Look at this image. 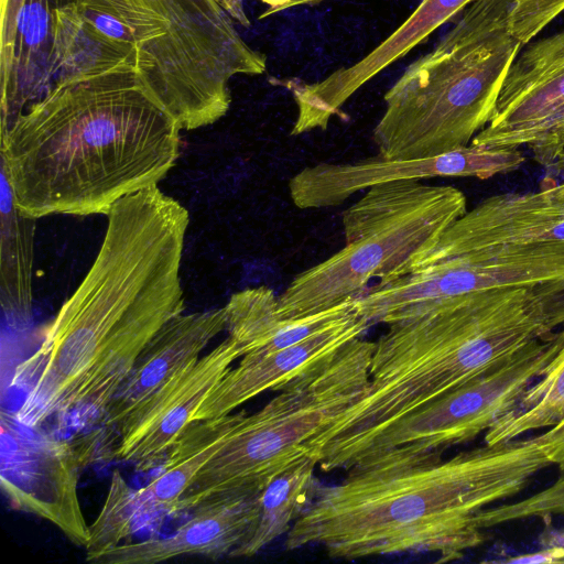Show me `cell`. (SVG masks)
<instances>
[{"label": "cell", "mask_w": 564, "mask_h": 564, "mask_svg": "<svg viewBox=\"0 0 564 564\" xmlns=\"http://www.w3.org/2000/svg\"><path fill=\"white\" fill-rule=\"evenodd\" d=\"M225 308L182 313L143 349L131 373L96 420V429L73 442L87 465L113 449L130 417L226 329Z\"/></svg>", "instance_id": "obj_12"}, {"label": "cell", "mask_w": 564, "mask_h": 564, "mask_svg": "<svg viewBox=\"0 0 564 564\" xmlns=\"http://www.w3.org/2000/svg\"><path fill=\"white\" fill-rule=\"evenodd\" d=\"M534 440L543 446L551 464L558 466L561 473L564 471V420L551 426V429L540 435L533 436Z\"/></svg>", "instance_id": "obj_31"}, {"label": "cell", "mask_w": 564, "mask_h": 564, "mask_svg": "<svg viewBox=\"0 0 564 564\" xmlns=\"http://www.w3.org/2000/svg\"><path fill=\"white\" fill-rule=\"evenodd\" d=\"M564 517V471L550 487L519 502L482 509L474 517V525L484 530L498 524L527 518L550 519Z\"/></svg>", "instance_id": "obj_27"}, {"label": "cell", "mask_w": 564, "mask_h": 564, "mask_svg": "<svg viewBox=\"0 0 564 564\" xmlns=\"http://www.w3.org/2000/svg\"><path fill=\"white\" fill-rule=\"evenodd\" d=\"M242 1V0H241ZM265 6L264 11L259 15V19L269 18L275 13L282 12L286 9L303 6L315 4L323 0H257Z\"/></svg>", "instance_id": "obj_34"}, {"label": "cell", "mask_w": 564, "mask_h": 564, "mask_svg": "<svg viewBox=\"0 0 564 564\" xmlns=\"http://www.w3.org/2000/svg\"><path fill=\"white\" fill-rule=\"evenodd\" d=\"M554 240H564V183L481 200L454 221L410 271L490 247Z\"/></svg>", "instance_id": "obj_14"}, {"label": "cell", "mask_w": 564, "mask_h": 564, "mask_svg": "<svg viewBox=\"0 0 564 564\" xmlns=\"http://www.w3.org/2000/svg\"><path fill=\"white\" fill-rule=\"evenodd\" d=\"M540 301L519 288L454 299L389 324L364 393L305 445L324 471L347 469L372 437L551 334Z\"/></svg>", "instance_id": "obj_3"}, {"label": "cell", "mask_w": 564, "mask_h": 564, "mask_svg": "<svg viewBox=\"0 0 564 564\" xmlns=\"http://www.w3.org/2000/svg\"><path fill=\"white\" fill-rule=\"evenodd\" d=\"M140 518L137 489L127 484L119 470H115L102 508L89 525L86 560L91 562L97 555L120 545L134 532Z\"/></svg>", "instance_id": "obj_26"}, {"label": "cell", "mask_w": 564, "mask_h": 564, "mask_svg": "<svg viewBox=\"0 0 564 564\" xmlns=\"http://www.w3.org/2000/svg\"><path fill=\"white\" fill-rule=\"evenodd\" d=\"M238 413L194 421L167 451L160 473L137 489L141 517L175 514L185 491L231 433Z\"/></svg>", "instance_id": "obj_21"}, {"label": "cell", "mask_w": 564, "mask_h": 564, "mask_svg": "<svg viewBox=\"0 0 564 564\" xmlns=\"http://www.w3.org/2000/svg\"><path fill=\"white\" fill-rule=\"evenodd\" d=\"M564 420V347L549 370L519 402L487 431V445L516 440L524 432L551 427Z\"/></svg>", "instance_id": "obj_24"}, {"label": "cell", "mask_w": 564, "mask_h": 564, "mask_svg": "<svg viewBox=\"0 0 564 564\" xmlns=\"http://www.w3.org/2000/svg\"><path fill=\"white\" fill-rule=\"evenodd\" d=\"M564 347V327L536 339L503 362L399 419L367 442L346 470L358 463L413 458L468 442L509 412Z\"/></svg>", "instance_id": "obj_9"}, {"label": "cell", "mask_w": 564, "mask_h": 564, "mask_svg": "<svg viewBox=\"0 0 564 564\" xmlns=\"http://www.w3.org/2000/svg\"><path fill=\"white\" fill-rule=\"evenodd\" d=\"M551 330L564 327V281L536 286Z\"/></svg>", "instance_id": "obj_30"}, {"label": "cell", "mask_w": 564, "mask_h": 564, "mask_svg": "<svg viewBox=\"0 0 564 564\" xmlns=\"http://www.w3.org/2000/svg\"><path fill=\"white\" fill-rule=\"evenodd\" d=\"M470 144L488 149L527 147L536 162L551 164L564 156V104L531 122L505 128L486 127Z\"/></svg>", "instance_id": "obj_25"}, {"label": "cell", "mask_w": 564, "mask_h": 564, "mask_svg": "<svg viewBox=\"0 0 564 564\" xmlns=\"http://www.w3.org/2000/svg\"><path fill=\"white\" fill-rule=\"evenodd\" d=\"M0 426L1 489L10 505L51 522L85 547L89 525L78 496L84 464L75 444L33 432L4 411Z\"/></svg>", "instance_id": "obj_10"}, {"label": "cell", "mask_w": 564, "mask_h": 564, "mask_svg": "<svg viewBox=\"0 0 564 564\" xmlns=\"http://www.w3.org/2000/svg\"><path fill=\"white\" fill-rule=\"evenodd\" d=\"M508 563H563L564 547H545L533 554L518 555L506 560Z\"/></svg>", "instance_id": "obj_33"}, {"label": "cell", "mask_w": 564, "mask_h": 564, "mask_svg": "<svg viewBox=\"0 0 564 564\" xmlns=\"http://www.w3.org/2000/svg\"><path fill=\"white\" fill-rule=\"evenodd\" d=\"M564 12V0H513L507 31L523 46Z\"/></svg>", "instance_id": "obj_28"}, {"label": "cell", "mask_w": 564, "mask_h": 564, "mask_svg": "<svg viewBox=\"0 0 564 564\" xmlns=\"http://www.w3.org/2000/svg\"><path fill=\"white\" fill-rule=\"evenodd\" d=\"M524 46L505 78L489 128L531 122L564 104V31Z\"/></svg>", "instance_id": "obj_19"}, {"label": "cell", "mask_w": 564, "mask_h": 564, "mask_svg": "<svg viewBox=\"0 0 564 564\" xmlns=\"http://www.w3.org/2000/svg\"><path fill=\"white\" fill-rule=\"evenodd\" d=\"M512 3L513 0H474L458 14L455 24L475 35L506 28Z\"/></svg>", "instance_id": "obj_29"}, {"label": "cell", "mask_w": 564, "mask_h": 564, "mask_svg": "<svg viewBox=\"0 0 564 564\" xmlns=\"http://www.w3.org/2000/svg\"><path fill=\"white\" fill-rule=\"evenodd\" d=\"M54 0H25L10 50L0 56L1 129L54 85Z\"/></svg>", "instance_id": "obj_18"}, {"label": "cell", "mask_w": 564, "mask_h": 564, "mask_svg": "<svg viewBox=\"0 0 564 564\" xmlns=\"http://www.w3.org/2000/svg\"><path fill=\"white\" fill-rule=\"evenodd\" d=\"M245 355L241 344L227 336L214 349L176 373L128 421L112 457L135 466L153 468L194 416L208 393Z\"/></svg>", "instance_id": "obj_13"}, {"label": "cell", "mask_w": 564, "mask_h": 564, "mask_svg": "<svg viewBox=\"0 0 564 564\" xmlns=\"http://www.w3.org/2000/svg\"><path fill=\"white\" fill-rule=\"evenodd\" d=\"M522 47L506 28L475 35L454 25L384 94L372 131L378 155L414 160L468 147L492 121Z\"/></svg>", "instance_id": "obj_5"}, {"label": "cell", "mask_w": 564, "mask_h": 564, "mask_svg": "<svg viewBox=\"0 0 564 564\" xmlns=\"http://www.w3.org/2000/svg\"><path fill=\"white\" fill-rule=\"evenodd\" d=\"M356 464L335 486L318 485L285 540L286 550L322 545L330 557L432 553L459 560L485 542L474 517L512 497L551 464L534 437L460 452Z\"/></svg>", "instance_id": "obj_2"}, {"label": "cell", "mask_w": 564, "mask_h": 564, "mask_svg": "<svg viewBox=\"0 0 564 564\" xmlns=\"http://www.w3.org/2000/svg\"><path fill=\"white\" fill-rule=\"evenodd\" d=\"M181 130L134 67L68 77L1 129V172L26 216L107 215L167 175Z\"/></svg>", "instance_id": "obj_1"}, {"label": "cell", "mask_w": 564, "mask_h": 564, "mask_svg": "<svg viewBox=\"0 0 564 564\" xmlns=\"http://www.w3.org/2000/svg\"><path fill=\"white\" fill-rule=\"evenodd\" d=\"M106 216L91 267L39 349L15 370L13 382L30 384L15 413L28 427L55 415L63 395L123 321L154 307L185 306L180 271L187 209L154 185L121 198Z\"/></svg>", "instance_id": "obj_4"}, {"label": "cell", "mask_w": 564, "mask_h": 564, "mask_svg": "<svg viewBox=\"0 0 564 564\" xmlns=\"http://www.w3.org/2000/svg\"><path fill=\"white\" fill-rule=\"evenodd\" d=\"M224 308L226 330L241 344L245 355L285 348L357 312L354 299L301 318H282L278 296L264 285L234 293Z\"/></svg>", "instance_id": "obj_20"}, {"label": "cell", "mask_w": 564, "mask_h": 564, "mask_svg": "<svg viewBox=\"0 0 564 564\" xmlns=\"http://www.w3.org/2000/svg\"><path fill=\"white\" fill-rule=\"evenodd\" d=\"M139 40L145 77L166 84L204 82L231 99L234 76L261 75L264 54L251 48L218 0H101Z\"/></svg>", "instance_id": "obj_8"}, {"label": "cell", "mask_w": 564, "mask_h": 564, "mask_svg": "<svg viewBox=\"0 0 564 564\" xmlns=\"http://www.w3.org/2000/svg\"><path fill=\"white\" fill-rule=\"evenodd\" d=\"M25 0H1V43L0 56L11 47L17 20Z\"/></svg>", "instance_id": "obj_32"}, {"label": "cell", "mask_w": 564, "mask_h": 564, "mask_svg": "<svg viewBox=\"0 0 564 564\" xmlns=\"http://www.w3.org/2000/svg\"><path fill=\"white\" fill-rule=\"evenodd\" d=\"M474 0H421L408 19L365 57L341 67L322 80L297 78L276 80L289 89L297 116L291 135L316 129L326 130L330 119L365 84L398 59L408 55L435 30L452 21Z\"/></svg>", "instance_id": "obj_15"}, {"label": "cell", "mask_w": 564, "mask_h": 564, "mask_svg": "<svg viewBox=\"0 0 564 564\" xmlns=\"http://www.w3.org/2000/svg\"><path fill=\"white\" fill-rule=\"evenodd\" d=\"M523 162L520 149H488L474 144L425 159L387 160L377 155L349 163L321 162L292 176L289 193L299 209H321L338 206L354 194L379 183L432 177L487 180L513 172Z\"/></svg>", "instance_id": "obj_11"}, {"label": "cell", "mask_w": 564, "mask_h": 564, "mask_svg": "<svg viewBox=\"0 0 564 564\" xmlns=\"http://www.w3.org/2000/svg\"><path fill=\"white\" fill-rule=\"evenodd\" d=\"M375 341L361 337L282 384L254 413L240 411L227 441L195 478L175 514L241 488L263 489L307 456L306 443L364 393Z\"/></svg>", "instance_id": "obj_7"}, {"label": "cell", "mask_w": 564, "mask_h": 564, "mask_svg": "<svg viewBox=\"0 0 564 564\" xmlns=\"http://www.w3.org/2000/svg\"><path fill=\"white\" fill-rule=\"evenodd\" d=\"M316 465L313 457L305 456L270 480L260 495L259 516L254 528L229 556L256 555L265 545L289 532L316 492Z\"/></svg>", "instance_id": "obj_23"}, {"label": "cell", "mask_w": 564, "mask_h": 564, "mask_svg": "<svg viewBox=\"0 0 564 564\" xmlns=\"http://www.w3.org/2000/svg\"><path fill=\"white\" fill-rule=\"evenodd\" d=\"M0 297L4 312L24 321L32 306L35 218L22 214L1 172Z\"/></svg>", "instance_id": "obj_22"}, {"label": "cell", "mask_w": 564, "mask_h": 564, "mask_svg": "<svg viewBox=\"0 0 564 564\" xmlns=\"http://www.w3.org/2000/svg\"><path fill=\"white\" fill-rule=\"evenodd\" d=\"M371 324L355 312L306 338L270 352H248L230 368L208 393L194 421L232 413L235 409L267 390H278L310 366L362 337Z\"/></svg>", "instance_id": "obj_17"}, {"label": "cell", "mask_w": 564, "mask_h": 564, "mask_svg": "<svg viewBox=\"0 0 564 564\" xmlns=\"http://www.w3.org/2000/svg\"><path fill=\"white\" fill-rule=\"evenodd\" d=\"M262 490L241 488L216 495L196 507L173 534L120 544L90 563L154 564L182 555H230L254 528Z\"/></svg>", "instance_id": "obj_16"}, {"label": "cell", "mask_w": 564, "mask_h": 564, "mask_svg": "<svg viewBox=\"0 0 564 564\" xmlns=\"http://www.w3.org/2000/svg\"><path fill=\"white\" fill-rule=\"evenodd\" d=\"M224 10L242 26H250V21L245 13L241 0H218Z\"/></svg>", "instance_id": "obj_35"}, {"label": "cell", "mask_w": 564, "mask_h": 564, "mask_svg": "<svg viewBox=\"0 0 564 564\" xmlns=\"http://www.w3.org/2000/svg\"><path fill=\"white\" fill-rule=\"evenodd\" d=\"M467 210L464 193L417 178L376 184L344 210L345 246L299 273L278 296L282 318H301L354 300L377 278L408 273Z\"/></svg>", "instance_id": "obj_6"}]
</instances>
